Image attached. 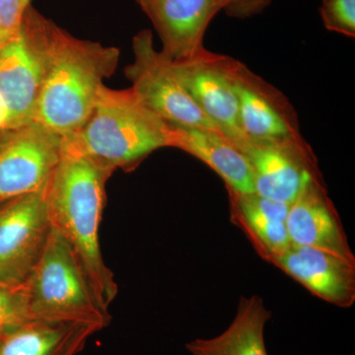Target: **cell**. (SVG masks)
I'll use <instances>...</instances> for the list:
<instances>
[{
	"label": "cell",
	"instance_id": "obj_22",
	"mask_svg": "<svg viewBox=\"0 0 355 355\" xmlns=\"http://www.w3.org/2000/svg\"><path fill=\"white\" fill-rule=\"evenodd\" d=\"M272 0H222V11L229 17L246 19L263 13Z\"/></svg>",
	"mask_w": 355,
	"mask_h": 355
},
{
	"label": "cell",
	"instance_id": "obj_23",
	"mask_svg": "<svg viewBox=\"0 0 355 355\" xmlns=\"http://www.w3.org/2000/svg\"><path fill=\"white\" fill-rule=\"evenodd\" d=\"M11 127V116L6 103L0 96V132Z\"/></svg>",
	"mask_w": 355,
	"mask_h": 355
},
{
	"label": "cell",
	"instance_id": "obj_10",
	"mask_svg": "<svg viewBox=\"0 0 355 355\" xmlns=\"http://www.w3.org/2000/svg\"><path fill=\"white\" fill-rule=\"evenodd\" d=\"M230 74L245 137L275 139L302 135L295 108L279 88L233 58Z\"/></svg>",
	"mask_w": 355,
	"mask_h": 355
},
{
	"label": "cell",
	"instance_id": "obj_15",
	"mask_svg": "<svg viewBox=\"0 0 355 355\" xmlns=\"http://www.w3.org/2000/svg\"><path fill=\"white\" fill-rule=\"evenodd\" d=\"M226 190L231 222L245 233L259 256L272 263L291 245L286 225L291 205L256 193Z\"/></svg>",
	"mask_w": 355,
	"mask_h": 355
},
{
	"label": "cell",
	"instance_id": "obj_13",
	"mask_svg": "<svg viewBox=\"0 0 355 355\" xmlns=\"http://www.w3.org/2000/svg\"><path fill=\"white\" fill-rule=\"evenodd\" d=\"M286 225L291 244L317 248L355 261L323 179L310 182L289 205Z\"/></svg>",
	"mask_w": 355,
	"mask_h": 355
},
{
	"label": "cell",
	"instance_id": "obj_24",
	"mask_svg": "<svg viewBox=\"0 0 355 355\" xmlns=\"http://www.w3.org/2000/svg\"><path fill=\"white\" fill-rule=\"evenodd\" d=\"M26 6H29L31 4V0H23Z\"/></svg>",
	"mask_w": 355,
	"mask_h": 355
},
{
	"label": "cell",
	"instance_id": "obj_16",
	"mask_svg": "<svg viewBox=\"0 0 355 355\" xmlns=\"http://www.w3.org/2000/svg\"><path fill=\"white\" fill-rule=\"evenodd\" d=\"M98 331L88 324L28 320L0 335V355H77Z\"/></svg>",
	"mask_w": 355,
	"mask_h": 355
},
{
	"label": "cell",
	"instance_id": "obj_1",
	"mask_svg": "<svg viewBox=\"0 0 355 355\" xmlns=\"http://www.w3.org/2000/svg\"><path fill=\"white\" fill-rule=\"evenodd\" d=\"M22 32L39 71L33 120L65 137L83 127L105 79L113 76L120 51L72 36L30 4Z\"/></svg>",
	"mask_w": 355,
	"mask_h": 355
},
{
	"label": "cell",
	"instance_id": "obj_9",
	"mask_svg": "<svg viewBox=\"0 0 355 355\" xmlns=\"http://www.w3.org/2000/svg\"><path fill=\"white\" fill-rule=\"evenodd\" d=\"M229 55L203 48L193 57L172 60L180 81L217 130L235 141L245 137L238 113Z\"/></svg>",
	"mask_w": 355,
	"mask_h": 355
},
{
	"label": "cell",
	"instance_id": "obj_8",
	"mask_svg": "<svg viewBox=\"0 0 355 355\" xmlns=\"http://www.w3.org/2000/svg\"><path fill=\"white\" fill-rule=\"evenodd\" d=\"M51 232L44 191L0 203V284H24Z\"/></svg>",
	"mask_w": 355,
	"mask_h": 355
},
{
	"label": "cell",
	"instance_id": "obj_4",
	"mask_svg": "<svg viewBox=\"0 0 355 355\" xmlns=\"http://www.w3.org/2000/svg\"><path fill=\"white\" fill-rule=\"evenodd\" d=\"M30 320L76 323L102 331L111 323L73 252L51 228L44 253L23 284Z\"/></svg>",
	"mask_w": 355,
	"mask_h": 355
},
{
	"label": "cell",
	"instance_id": "obj_19",
	"mask_svg": "<svg viewBox=\"0 0 355 355\" xmlns=\"http://www.w3.org/2000/svg\"><path fill=\"white\" fill-rule=\"evenodd\" d=\"M320 15L328 31L354 38L355 0H322Z\"/></svg>",
	"mask_w": 355,
	"mask_h": 355
},
{
	"label": "cell",
	"instance_id": "obj_3",
	"mask_svg": "<svg viewBox=\"0 0 355 355\" xmlns=\"http://www.w3.org/2000/svg\"><path fill=\"white\" fill-rule=\"evenodd\" d=\"M170 125L139 101L132 88L103 85L83 127L62 137V149L116 171H132L169 147Z\"/></svg>",
	"mask_w": 355,
	"mask_h": 355
},
{
	"label": "cell",
	"instance_id": "obj_6",
	"mask_svg": "<svg viewBox=\"0 0 355 355\" xmlns=\"http://www.w3.org/2000/svg\"><path fill=\"white\" fill-rule=\"evenodd\" d=\"M232 142L249 162L254 193L261 197L291 205L310 182L323 179L302 135L275 139L243 137Z\"/></svg>",
	"mask_w": 355,
	"mask_h": 355
},
{
	"label": "cell",
	"instance_id": "obj_11",
	"mask_svg": "<svg viewBox=\"0 0 355 355\" xmlns=\"http://www.w3.org/2000/svg\"><path fill=\"white\" fill-rule=\"evenodd\" d=\"M157 33L161 51L183 60L205 48V32L222 11V0H135Z\"/></svg>",
	"mask_w": 355,
	"mask_h": 355
},
{
	"label": "cell",
	"instance_id": "obj_7",
	"mask_svg": "<svg viewBox=\"0 0 355 355\" xmlns=\"http://www.w3.org/2000/svg\"><path fill=\"white\" fill-rule=\"evenodd\" d=\"M62 155V135L38 121L0 132V203L46 191Z\"/></svg>",
	"mask_w": 355,
	"mask_h": 355
},
{
	"label": "cell",
	"instance_id": "obj_5",
	"mask_svg": "<svg viewBox=\"0 0 355 355\" xmlns=\"http://www.w3.org/2000/svg\"><path fill=\"white\" fill-rule=\"evenodd\" d=\"M132 53V62L125 73L142 104L171 125L217 130L180 81L172 60L154 46L150 30H141L133 37Z\"/></svg>",
	"mask_w": 355,
	"mask_h": 355
},
{
	"label": "cell",
	"instance_id": "obj_14",
	"mask_svg": "<svg viewBox=\"0 0 355 355\" xmlns=\"http://www.w3.org/2000/svg\"><path fill=\"white\" fill-rule=\"evenodd\" d=\"M170 125L169 147L202 161L221 178L226 189L254 193V178L244 154L219 130Z\"/></svg>",
	"mask_w": 355,
	"mask_h": 355
},
{
	"label": "cell",
	"instance_id": "obj_18",
	"mask_svg": "<svg viewBox=\"0 0 355 355\" xmlns=\"http://www.w3.org/2000/svg\"><path fill=\"white\" fill-rule=\"evenodd\" d=\"M272 318L259 295L241 297L232 323L220 335L187 343L191 355H268L265 327Z\"/></svg>",
	"mask_w": 355,
	"mask_h": 355
},
{
	"label": "cell",
	"instance_id": "obj_12",
	"mask_svg": "<svg viewBox=\"0 0 355 355\" xmlns=\"http://www.w3.org/2000/svg\"><path fill=\"white\" fill-rule=\"evenodd\" d=\"M272 265L310 293L338 307L355 302V261L317 249L291 244Z\"/></svg>",
	"mask_w": 355,
	"mask_h": 355
},
{
	"label": "cell",
	"instance_id": "obj_25",
	"mask_svg": "<svg viewBox=\"0 0 355 355\" xmlns=\"http://www.w3.org/2000/svg\"><path fill=\"white\" fill-rule=\"evenodd\" d=\"M2 333H3V331H2ZM2 333H0V335H1Z\"/></svg>",
	"mask_w": 355,
	"mask_h": 355
},
{
	"label": "cell",
	"instance_id": "obj_20",
	"mask_svg": "<svg viewBox=\"0 0 355 355\" xmlns=\"http://www.w3.org/2000/svg\"><path fill=\"white\" fill-rule=\"evenodd\" d=\"M30 320L24 287L0 284V333Z\"/></svg>",
	"mask_w": 355,
	"mask_h": 355
},
{
	"label": "cell",
	"instance_id": "obj_21",
	"mask_svg": "<svg viewBox=\"0 0 355 355\" xmlns=\"http://www.w3.org/2000/svg\"><path fill=\"white\" fill-rule=\"evenodd\" d=\"M27 7L23 0H0V46L20 34Z\"/></svg>",
	"mask_w": 355,
	"mask_h": 355
},
{
	"label": "cell",
	"instance_id": "obj_17",
	"mask_svg": "<svg viewBox=\"0 0 355 355\" xmlns=\"http://www.w3.org/2000/svg\"><path fill=\"white\" fill-rule=\"evenodd\" d=\"M39 86L38 67L21 29L0 46V96L10 113V128L33 120Z\"/></svg>",
	"mask_w": 355,
	"mask_h": 355
},
{
	"label": "cell",
	"instance_id": "obj_2",
	"mask_svg": "<svg viewBox=\"0 0 355 355\" xmlns=\"http://www.w3.org/2000/svg\"><path fill=\"white\" fill-rule=\"evenodd\" d=\"M113 170L62 149V155L46 191V211L73 252L103 307L109 309L118 294L114 273L105 263L99 230L106 184Z\"/></svg>",
	"mask_w": 355,
	"mask_h": 355
}]
</instances>
